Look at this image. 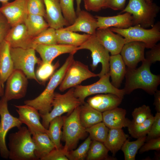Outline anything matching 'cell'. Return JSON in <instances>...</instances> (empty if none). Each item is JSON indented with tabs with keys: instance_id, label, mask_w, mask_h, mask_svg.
<instances>
[{
	"instance_id": "cell-1",
	"label": "cell",
	"mask_w": 160,
	"mask_h": 160,
	"mask_svg": "<svg viewBox=\"0 0 160 160\" xmlns=\"http://www.w3.org/2000/svg\"><path fill=\"white\" fill-rule=\"evenodd\" d=\"M151 64L145 59L137 68H126V81L123 89L125 94H129L137 89H141L148 94L153 95L160 84V76L152 73Z\"/></svg>"
},
{
	"instance_id": "cell-2",
	"label": "cell",
	"mask_w": 160,
	"mask_h": 160,
	"mask_svg": "<svg viewBox=\"0 0 160 160\" xmlns=\"http://www.w3.org/2000/svg\"><path fill=\"white\" fill-rule=\"evenodd\" d=\"M74 55L70 54L62 66L55 72L43 91L34 99L25 101V104L33 106L40 114H46L51 111L55 90L60 85L68 68L74 60Z\"/></svg>"
},
{
	"instance_id": "cell-3",
	"label": "cell",
	"mask_w": 160,
	"mask_h": 160,
	"mask_svg": "<svg viewBox=\"0 0 160 160\" xmlns=\"http://www.w3.org/2000/svg\"><path fill=\"white\" fill-rule=\"evenodd\" d=\"M9 135V158L12 160H38L35 154V144L31 134L25 127Z\"/></svg>"
},
{
	"instance_id": "cell-4",
	"label": "cell",
	"mask_w": 160,
	"mask_h": 160,
	"mask_svg": "<svg viewBox=\"0 0 160 160\" xmlns=\"http://www.w3.org/2000/svg\"><path fill=\"white\" fill-rule=\"evenodd\" d=\"M160 7L154 3L148 4L145 0H129L121 13L127 12L133 17V26L139 25L146 28L153 27Z\"/></svg>"
},
{
	"instance_id": "cell-5",
	"label": "cell",
	"mask_w": 160,
	"mask_h": 160,
	"mask_svg": "<svg viewBox=\"0 0 160 160\" xmlns=\"http://www.w3.org/2000/svg\"><path fill=\"white\" fill-rule=\"evenodd\" d=\"M113 32L124 38L126 43L132 41L144 43L146 48L151 49L160 40V22L154 24L149 29L143 28L139 25L131 26L125 29L109 28Z\"/></svg>"
},
{
	"instance_id": "cell-6",
	"label": "cell",
	"mask_w": 160,
	"mask_h": 160,
	"mask_svg": "<svg viewBox=\"0 0 160 160\" xmlns=\"http://www.w3.org/2000/svg\"><path fill=\"white\" fill-rule=\"evenodd\" d=\"M74 87L70 89L65 93L55 92L52 103L53 108L49 113L40 114L42 119V124L47 129L49 127L50 121L55 118L67 113L70 114L82 103L74 95Z\"/></svg>"
},
{
	"instance_id": "cell-7",
	"label": "cell",
	"mask_w": 160,
	"mask_h": 160,
	"mask_svg": "<svg viewBox=\"0 0 160 160\" xmlns=\"http://www.w3.org/2000/svg\"><path fill=\"white\" fill-rule=\"evenodd\" d=\"M80 106L68 116H63L62 140L65 143L63 149L66 152L74 149L79 140L84 137L87 133L79 119Z\"/></svg>"
},
{
	"instance_id": "cell-8",
	"label": "cell",
	"mask_w": 160,
	"mask_h": 160,
	"mask_svg": "<svg viewBox=\"0 0 160 160\" xmlns=\"http://www.w3.org/2000/svg\"><path fill=\"white\" fill-rule=\"evenodd\" d=\"M35 52L33 48H10L14 70L22 71L28 79L34 80L39 83L36 77L35 68L36 64L40 65L42 61L36 56Z\"/></svg>"
},
{
	"instance_id": "cell-9",
	"label": "cell",
	"mask_w": 160,
	"mask_h": 160,
	"mask_svg": "<svg viewBox=\"0 0 160 160\" xmlns=\"http://www.w3.org/2000/svg\"><path fill=\"white\" fill-rule=\"evenodd\" d=\"M109 72L100 78L97 81L87 85H78L74 87V94L82 104L89 96L96 94L111 93L122 98L125 95L123 89L114 87L110 81Z\"/></svg>"
},
{
	"instance_id": "cell-10",
	"label": "cell",
	"mask_w": 160,
	"mask_h": 160,
	"mask_svg": "<svg viewBox=\"0 0 160 160\" xmlns=\"http://www.w3.org/2000/svg\"><path fill=\"white\" fill-rule=\"evenodd\" d=\"M82 49H88L91 52L92 59L91 66L93 71L96 69L99 63L101 64V70L98 74L99 78L109 72L110 56L109 52L98 41L95 35H91L84 43L76 48L77 51Z\"/></svg>"
},
{
	"instance_id": "cell-11",
	"label": "cell",
	"mask_w": 160,
	"mask_h": 160,
	"mask_svg": "<svg viewBox=\"0 0 160 160\" xmlns=\"http://www.w3.org/2000/svg\"><path fill=\"white\" fill-rule=\"evenodd\" d=\"M98 76V74L91 72L88 65L74 60L68 68L60 85L59 90L64 92L68 89L75 87L87 79Z\"/></svg>"
},
{
	"instance_id": "cell-12",
	"label": "cell",
	"mask_w": 160,
	"mask_h": 160,
	"mask_svg": "<svg viewBox=\"0 0 160 160\" xmlns=\"http://www.w3.org/2000/svg\"><path fill=\"white\" fill-rule=\"evenodd\" d=\"M8 102L4 96L0 100V154L4 159H8L9 156V151L5 141L7 133L13 128H19L22 124L18 118L9 113Z\"/></svg>"
},
{
	"instance_id": "cell-13",
	"label": "cell",
	"mask_w": 160,
	"mask_h": 160,
	"mask_svg": "<svg viewBox=\"0 0 160 160\" xmlns=\"http://www.w3.org/2000/svg\"><path fill=\"white\" fill-rule=\"evenodd\" d=\"M21 71L14 70L8 78L4 96L8 101L19 99L25 96L28 85V80Z\"/></svg>"
},
{
	"instance_id": "cell-14",
	"label": "cell",
	"mask_w": 160,
	"mask_h": 160,
	"mask_svg": "<svg viewBox=\"0 0 160 160\" xmlns=\"http://www.w3.org/2000/svg\"><path fill=\"white\" fill-rule=\"evenodd\" d=\"M0 11L11 26L24 23L28 14L26 0H15L2 4Z\"/></svg>"
},
{
	"instance_id": "cell-15",
	"label": "cell",
	"mask_w": 160,
	"mask_h": 160,
	"mask_svg": "<svg viewBox=\"0 0 160 160\" xmlns=\"http://www.w3.org/2000/svg\"><path fill=\"white\" fill-rule=\"evenodd\" d=\"M145 44L140 41H132L124 44L120 53L127 68H135L139 62L145 60Z\"/></svg>"
},
{
	"instance_id": "cell-16",
	"label": "cell",
	"mask_w": 160,
	"mask_h": 160,
	"mask_svg": "<svg viewBox=\"0 0 160 160\" xmlns=\"http://www.w3.org/2000/svg\"><path fill=\"white\" fill-rule=\"evenodd\" d=\"M19 115V119L22 123L25 124L31 132L39 131L47 134L48 129L42 125L40 121V114L38 111L32 106L25 104L15 105Z\"/></svg>"
},
{
	"instance_id": "cell-17",
	"label": "cell",
	"mask_w": 160,
	"mask_h": 160,
	"mask_svg": "<svg viewBox=\"0 0 160 160\" xmlns=\"http://www.w3.org/2000/svg\"><path fill=\"white\" fill-rule=\"evenodd\" d=\"M95 35L100 42L111 55L120 54L126 43L124 38L114 33L109 28H97Z\"/></svg>"
},
{
	"instance_id": "cell-18",
	"label": "cell",
	"mask_w": 160,
	"mask_h": 160,
	"mask_svg": "<svg viewBox=\"0 0 160 160\" xmlns=\"http://www.w3.org/2000/svg\"><path fill=\"white\" fill-rule=\"evenodd\" d=\"M33 38L29 34L25 24L22 23L12 27L4 40L11 48H33Z\"/></svg>"
},
{
	"instance_id": "cell-19",
	"label": "cell",
	"mask_w": 160,
	"mask_h": 160,
	"mask_svg": "<svg viewBox=\"0 0 160 160\" xmlns=\"http://www.w3.org/2000/svg\"><path fill=\"white\" fill-rule=\"evenodd\" d=\"M76 47L72 45L60 44H38L34 49L40 55L42 62L52 63L55 58L60 55L65 53L75 54L77 51Z\"/></svg>"
},
{
	"instance_id": "cell-20",
	"label": "cell",
	"mask_w": 160,
	"mask_h": 160,
	"mask_svg": "<svg viewBox=\"0 0 160 160\" xmlns=\"http://www.w3.org/2000/svg\"><path fill=\"white\" fill-rule=\"evenodd\" d=\"M97 28L96 18L87 11L81 10L77 14L73 24L64 27L65 29L71 31L82 32L91 35L95 34Z\"/></svg>"
},
{
	"instance_id": "cell-21",
	"label": "cell",
	"mask_w": 160,
	"mask_h": 160,
	"mask_svg": "<svg viewBox=\"0 0 160 160\" xmlns=\"http://www.w3.org/2000/svg\"><path fill=\"white\" fill-rule=\"evenodd\" d=\"M43 1L46 11L45 18L49 27L56 30L70 25L63 16L60 0Z\"/></svg>"
},
{
	"instance_id": "cell-22",
	"label": "cell",
	"mask_w": 160,
	"mask_h": 160,
	"mask_svg": "<svg viewBox=\"0 0 160 160\" xmlns=\"http://www.w3.org/2000/svg\"><path fill=\"white\" fill-rule=\"evenodd\" d=\"M123 99L111 93L98 94L89 98L87 103L94 109L102 113L118 107Z\"/></svg>"
},
{
	"instance_id": "cell-23",
	"label": "cell",
	"mask_w": 160,
	"mask_h": 160,
	"mask_svg": "<svg viewBox=\"0 0 160 160\" xmlns=\"http://www.w3.org/2000/svg\"><path fill=\"white\" fill-rule=\"evenodd\" d=\"M97 28H107L113 27L125 29L133 26V18L129 13H125L113 16L103 17L96 15Z\"/></svg>"
},
{
	"instance_id": "cell-24",
	"label": "cell",
	"mask_w": 160,
	"mask_h": 160,
	"mask_svg": "<svg viewBox=\"0 0 160 160\" xmlns=\"http://www.w3.org/2000/svg\"><path fill=\"white\" fill-rule=\"evenodd\" d=\"M102 122L110 129L127 127L131 121L126 118V110L117 107L102 113Z\"/></svg>"
},
{
	"instance_id": "cell-25",
	"label": "cell",
	"mask_w": 160,
	"mask_h": 160,
	"mask_svg": "<svg viewBox=\"0 0 160 160\" xmlns=\"http://www.w3.org/2000/svg\"><path fill=\"white\" fill-rule=\"evenodd\" d=\"M10 48L9 44L5 40L0 45V80L3 87L4 83L14 70Z\"/></svg>"
},
{
	"instance_id": "cell-26",
	"label": "cell",
	"mask_w": 160,
	"mask_h": 160,
	"mask_svg": "<svg viewBox=\"0 0 160 160\" xmlns=\"http://www.w3.org/2000/svg\"><path fill=\"white\" fill-rule=\"evenodd\" d=\"M126 68L120 54L111 55L109 60V71L112 84L119 89L125 77Z\"/></svg>"
},
{
	"instance_id": "cell-27",
	"label": "cell",
	"mask_w": 160,
	"mask_h": 160,
	"mask_svg": "<svg viewBox=\"0 0 160 160\" xmlns=\"http://www.w3.org/2000/svg\"><path fill=\"white\" fill-rule=\"evenodd\" d=\"M31 133L36 147L35 154L38 159L40 160L55 148L47 133L36 131Z\"/></svg>"
},
{
	"instance_id": "cell-28",
	"label": "cell",
	"mask_w": 160,
	"mask_h": 160,
	"mask_svg": "<svg viewBox=\"0 0 160 160\" xmlns=\"http://www.w3.org/2000/svg\"><path fill=\"white\" fill-rule=\"evenodd\" d=\"M58 44L71 45L76 47L82 45L90 36L88 34H80L64 29L56 30Z\"/></svg>"
},
{
	"instance_id": "cell-29",
	"label": "cell",
	"mask_w": 160,
	"mask_h": 160,
	"mask_svg": "<svg viewBox=\"0 0 160 160\" xmlns=\"http://www.w3.org/2000/svg\"><path fill=\"white\" fill-rule=\"evenodd\" d=\"M79 119L85 129L102 121V113L94 109L87 103L80 106Z\"/></svg>"
},
{
	"instance_id": "cell-30",
	"label": "cell",
	"mask_w": 160,
	"mask_h": 160,
	"mask_svg": "<svg viewBox=\"0 0 160 160\" xmlns=\"http://www.w3.org/2000/svg\"><path fill=\"white\" fill-rule=\"evenodd\" d=\"M128 137L122 129H110L103 143L114 156L121 149Z\"/></svg>"
},
{
	"instance_id": "cell-31",
	"label": "cell",
	"mask_w": 160,
	"mask_h": 160,
	"mask_svg": "<svg viewBox=\"0 0 160 160\" xmlns=\"http://www.w3.org/2000/svg\"><path fill=\"white\" fill-rule=\"evenodd\" d=\"M29 34L34 37L49 27L42 16L28 14L24 23Z\"/></svg>"
},
{
	"instance_id": "cell-32",
	"label": "cell",
	"mask_w": 160,
	"mask_h": 160,
	"mask_svg": "<svg viewBox=\"0 0 160 160\" xmlns=\"http://www.w3.org/2000/svg\"><path fill=\"white\" fill-rule=\"evenodd\" d=\"M63 125V116H57L50 121L47 129V134L56 149L62 148L61 140L62 136L61 129Z\"/></svg>"
},
{
	"instance_id": "cell-33",
	"label": "cell",
	"mask_w": 160,
	"mask_h": 160,
	"mask_svg": "<svg viewBox=\"0 0 160 160\" xmlns=\"http://www.w3.org/2000/svg\"><path fill=\"white\" fill-rule=\"evenodd\" d=\"M109 151L103 143L96 140H92L86 157L87 160H116V158L108 155Z\"/></svg>"
},
{
	"instance_id": "cell-34",
	"label": "cell",
	"mask_w": 160,
	"mask_h": 160,
	"mask_svg": "<svg viewBox=\"0 0 160 160\" xmlns=\"http://www.w3.org/2000/svg\"><path fill=\"white\" fill-rule=\"evenodd\" d=\"M146 136L137 139L135 141H129L127 139L121 150L124 153L125 160H135L138 151L146 141Z\"/></svg>"
},
{
	"instance_id": "cell-35",
	"label": "cell",
	"mask_w": 160,
	"mask_h": 160,
	"mask_svg": "<svg viewBox=\"0 0 160 160\" xmlns=\"http://www.w3.org/2000/svg\"><path fill=\"white\" fill-rule=\"evenodd\" d=\"M154 119V116L152 115L144 122L140 124H135L131 121L127 127L129 133L132 137L136 139L146 136Z\"/></svg>"
},
{
	"instance_id": "cell-36",
	"label": "cell",
	"mask_w": 160,
	"mask_h": 160,
	"mask_svg": "<svg viewBox=\"0 0 160 160\" xmlns=\"http://www.w3.org/2000/svg\"><path fill=\"white\" fill-rule=\"evenodd\" d=\"M39 65L35 73L36 77L39 84H44L53 74L60 63L59 60L54 64L42 62Z\"/></svg>"
},
{
	"instance_id": "cell-37",
	"label": "cell",
	"mask_w": 160,
	"mask_h": 160,
	"mask_svg": "<svg viewBox=\"0 0 160 160\" xmlns=\"http://www.w3.org/2000/svg\"><path fill=\"white\" fill-rule=\"evenodd\" d=\"M33 48L38 44L53 45L58 44L56 29L49 27L33 38Z\"/></svg>"
},
{
	"instance_id": "cell-38",
	"label": "cell",
	"mask_w": 160,
	"mask_h": 160,
	"mask_svg": "<svg viewBox=\"0 0 160 160\" xmlns=\"http://www.w3.org/2000/svg\"><path fill=\"white\" fill-rule=\"evenodd\" d=\"M109 129L102 121L86 129V131L89 133L92 140L104 143L107 136Z\"/></svg>"
},
{
	"instance_id": "cell-39",
	"label": "cell",
	"mask_w": 160,
	"mask_h": 160,
	"mask_svg": "<svg viewBox=\"0 0 160 160\" xmlns=\"http://www.w3.org/2000/svg\"><path fill=\"white\" fill-rule=\"evenodd\" d=\"M92 141L89 136L76 149L66 153V156L70 160H83L87 157Z\"/></svg>"
},
{
	"instance_id": "cell-40",
	"label": "cell",
	"mask_w": 160,
	"mask_h": 160,
	"mask_svg": "<svg viewBox=\"0 0 160 160\" xmlns=\"http://www.w3.org/2000/svg\"><path fill=\"white\" fill-rule=\"evenodd\" d=\"M62 15L70 25L74 22L77 15L74 7V0H60Z\"/></svg>"
},
{
	"instance_id": "cell-41",
	"label": "cell",
	"mask_w": 160,
	"mask_h": 160,
	"mask_svg": "<svg viewBox=\"0 0 160 160\" xmlns=\"http://www.w3.org/2000/svg\"><path fill=\"white\" fill-rule=\"evenodd\" d=\"M132 114L133 119L131 121L136 124L143 122L153 115L150 107L145 105L135 108Z\"/></svg>"
},
{
	"instance_id": "cell-42",
	"label": "cell",
	"mask_w": 160,
	"mask_h": 160,
	"mask_svg": "<svg viewBox=\"0 0 160 160\" xmlns=\"http://www.w3.org/2000/svg\"><path fill=\"white\" fill-rule=\"evenodd\" d=\"M28 15H37L45 18V7L43 0H26Z\"/></svg>"
},
{
	"instance_id": "cell-43",
	"label": "cell",
	"mask_w": 160,
	"mask_h": 160,
	"mask_svg": "<svg viewBox=\"0 0 160 160\" xmlns=\"http://www.w3.org/2000/svg\"><path fill=\"white\" fill-rule=\"evenodd\" d=\"M147 135L146 141L160 137V112H157L156 113L150 129Z\"/></svg>"
},
{
	"instance_id": "cell-44",
	"label": "cell",
	"mask_w": 160,
	"mask_h": 160,
	"mask_svg": "<svg viewBox=\"0 0 160 160\" xmlns=\"http://www.w3.org/2000/svg\"><path fill=\"white\" fill-rule=\"evenodd\" d=\"M66 153L63 149H53L47 155L42 157L41 160H68Z\"/></svg>"
},
{
	"instance_id": "cell-45",
	"label": "cell",
	"mask_w": 160,
	"mask_h": 160,
	"mask_svg": "<svg viewBox=\"0 0 160 160\" xmlns=\"http://www.w3.org/2000/svg\"><path fill=\"white\" fill-rule=\"evenodd\" d=\"M142 145L139 149V153H142L150 150H160V137L152 139L147 141Z\"/></svg>"
},
{
	"instance_id": "cell-46",
	"label": "cell",
	"mask_w": 160,
	"mask_h": 160,
	"mask_svg": "<svg viewBox=\"0 0 160 160\" xmlns=\"http://www.w3.org/2000/svg\"><path fill=\"white\" fill-rule=\"evenodd\" d=\"M145 59L151 64L160 61V44H156L146 52Z\"/></svg>"
},
{
	"instance_id": "cell-47",
	"label": "cell",
	"mask_w": 160,
	"mask_h": 160,
	"mask_svg": "<svg viewBox=\"0 0 160 160\" xmlns=\"http://www.w3.org/2000/svg\"><path fill=\"white\" fill-rule=\"evenodd\" d=\"M87 11L97 12L103 8L105 0H83Z\"/></svg>"
},
{
	"instance_id": "cell-48",
	"label": "cell",
	"mask_w": 160,
	"mask_h": 160,
	"mask_svg": "<svg viewBox=\"0 0 160 160\" xmlns=\"http://www.w3.org/2000/svg\"><path fill=\"white\" fill-rule=\"evenodd\" d=\"M11 28L6 17L0 11V45Z\"/></svg>"
},
{
	"instance_id": "cell-49",
	"label": "cell",
	"mask_w": 160,
	"mask_h": 160,
	"mask_svg": "<svg viewBox=\"0 0 160 160\" xmlns=\"http://www.w3.org/2000/svg\"><path fill=\"white\" fill-rule=\"evenodd\" d=\"M126 0H105L103 9L110 8L122 11L125 7Z\"/></svg>"
},
{
	"instance_id": "cell-50",
	"label": "cell",
	"mask_w": 160,
	"mask_h": 160,
	"mask_svg": "<svg viewBox=\"0 0 160 160\" xmlns=\"http://www.w3.org/2000/svg\"><path fill=\"white\" fill-rule=\"evenodd\" d=\"M154 101L153 105L157 112H160V91L157 90L154 94Z\"/></svg>"
},
{
	"instance_id": "cell-51",
	"label": "cell",
	"mask_w": 160,
	"mask_h": 160,
	"mask_svg": "<svg viewBox=\"0 0 160 160\" xmlns=\"http://www.w3.org/2000/svg\"><path fill=\"white\" fill-rule=\"evenodd\" d=\"M76 13L77 14L81 10L80 4L82 0H76Z\"/></svg>"
},
{
	"instance_id": "cell-52",
	"label": "cell",
	"mask_w": 160,
	"mask_h": 160,
	"mask_svg": "<svg viewBox=\"0 0 160 160\" xmlns=\"http://www.w3.org/2000/svg\"><path fill=\"white\" fill-rule=\"evenodd\" d=\"M4 87L2 86L0 80V97H2L4 95Z\"/></svg>"
},
{
	"instance_id": "cell-53",
	"label": "cell",
	"mask_w": 160,
	"mask_h": 160,
	"mask_svg": "<svg viewBox=\"0 0 160 160\" xmlns=\"http://www.w3.org/2000/svg\"><path fill=\"white\" fill-rule=\"evenodd\" d=\"M9 0H0V2H1L2 4L6 3L8 2Z\"/></svg>"
},
{
	"instance_id": "cell-54",
	"label": "cell",
	"mask_w": 160,
	"mask_h": 160,
	"mask_svg": "<svg viewBox=\"0 0 160 160\" xmlns=\"http://www.w3.org/2000/svg\"><path fill=\"white\" fill-rule=\"evenodd\" d=\"M146 2L149 4H151L153 2L151 0H145Z\"/></svg>"
}]
</instances>
